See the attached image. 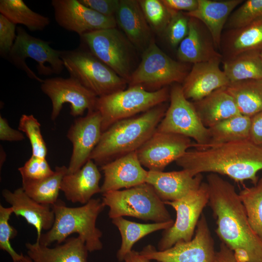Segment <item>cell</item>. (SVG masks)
Wrapping results in <instances>:
<instances>
[{"mask_svg":"<svg viewBox=\"0 0 262 262\" xmlns=\"http://www.w3.org/2000/svg\"><path fill=\"white\" fill-rule=\"evenodd\" d=\"M208 205L215 219V233L241 262H262V240L253 231L234 186L219 175L207 176Z\"/></svg>","mask_w":262,"mask_h":262,"instance_id":"1","label":"cell"},{"mask_svg":"<svg viewBox=\"0 0 262 262\" xmlns=\"http://www.w3.org/2000/svg\"><path fill=\"white\" fill-rule=\"evenodd\" d=\"M176 163L193 176L208 172L255 185L262 170V147L247 139L188 150Z\"/></svg>","mask_w":262,"mask_h":262,"instance_id":"2","label":"cell"},{"mask_svg":"<svg viewBox=\"0 0 262 262\" xmlns=\"http://www.w3.org/2000/svg\"><path fill=\"white\" fill-rule=\"evenodd\" d=\"M167 109L163 103L139 115L115 123L102 133L89 159L101 167L137 151L155 132Z\"/></svg>","mask_w":262,"mask_h":262,"instance_id":"3","label":"cell"},{"mask_svg":"<svg viewBox=\"0 0 262 262\" xmlns=\"http://www.w3.org/2000/svg\"><path fill=\"white\" fill-rule=\"evenodd\" d=\"M51 206L55 214L53 226L36 241L49 246L55 242L61 244L71 234L77 233L84 241L89 252L102 248V233L96 227L97 218L105 207L102 200L92 198L80 207H69L58 199Z\"/></svg>","mask_w":262,"mask_h":262,"instance_id":"4","label":"cell"},{"mask_svg":"<svg viewBox=\"0 0 262 262\" xmlns=\"http://www.w3.org/2000/svg\"><path fill=\"white\" fill-rule=\"evenodd\" d=\"M102 201L109 208V217L131 216L155 222L173 220L165 204L153 187L145 182L123 190L102 194Z\"/></svg>","mask_w":262,"mask_h":262,"instance_id":"5","label":"cell"},{"mask_svg":"<svg viewBox=\"0 0 262 262\" xmlns=\"http://www.w3.org/2000/svg\"><path fill=\"white\" fill-rule=\"evenodd\" d=\"M60 57L69 77L98 97L124 90L128 83L87 49L80 48L61 50Z\"/></svg>","mask_w":262,"mask_h":262,"instance_id":"6","label":"cell"},{"mask_svg":"<svg viewBox=\"0 0 262 262\" xmlns=\"http://www.w3.org/2000/svg\"><path fill=\"white\" fill-rule=\"evenodd\" d=\"M167 87L148 91L139 85L98 97L95 110L101 116L102 132L115 123L144 113L169 98Z\"/></svg>","mask_w":262,"mask_h":262,"instance_id":"7","label":"cell"},{"mask_svg":"<svg viewBox=\"0 0 262 262\" xmlns=\"http://www.w3.org/2000/svg\"><path fill=\"white\" fill-rule=\"evenodd\" d=\"M188 73L183 63L172 59L152 40L143 51L141 62L128 82L129 86L139 85L155 91L172 83H182Z\"/></svg>","mask_w":262,"mask_h":262,"instance_id":"8","label":"cell"},{"mask_svg":"<svg viewBox=\"0 0 262 262\" xmlns=\"http://www.w3.org/2000/svg\"><path fill=\"white\" fill-rule=\"evenodd\" d=\"M87 50L127 81L132 71L134 46L116 27L85 33L80 36Z\"/></svg>","mask_w":262,"mask_h":262,"instance_id":"9","label":"cell"},{"mask_svg":"<svg viewBox=\"0 0 262 262\" xmlns=\"http://www.w3.org/2000/svg\"><path fill=\"white\" fill-rule=\"evenodd\" d=\"M50 43L31 35L22 27H18L16 40L7 58L29 78L42 83L44 80L30 68L26 59L29 58L37 63L36 69L39 75L60 74L65 68L60 57L61 50L51 48Z\"/></svg>","mask_w":262,"mask_h":262,"instance_id":"10","label":"cell"},{"mask_svg":"<svg viewBox=\"0 0 262 262\" xmlns=\"http://www.w3.org/2000/svg\"><path fill=\"white\" fill-rule=\"evenodd\" d=\"M170 103L156 131L179 134L193 139L192 147L207 145L209 129L202 123L193 102L185 98L182 86L174 85L170 91Z\"/></svg>","mask_w":262,"mask_h":262,"instance_id":"11","label":"cell"},{"mask_svg":"<svg viewBox=\"0 0 262 262\" xmlns=\"http://www.w3.org/2000/svg\"><path fill=\"white\" fill-rule=\"evenodd\" d=\"M209 188L206 182L182 198L172 201H164L176 212L173 225L164 230L158 244V250H164L181 241L191 240L204 208L208 205Z\"/></svg>","mask_w":262,"mask_h":262,"instance_id":"12","label":"cell"},{"mask_svg":"<svg viewBox=\"0 0 262 262\" xmlns=\"http://www.w3.org/2000/svg\"><path fill=\"white\" fill-rule=\"evenodd\" d=\"M139 252L149 260L158 262H214L216 253L214 240L203 213L191 240L178 242L162 251L148 245Z\"/></svg>","mask_w":262,"mask_h":262,"instance_id":"13","label":"cell"},{"mask_svg":"<svg viewBox=\"0 0 262 262\" xmlns=\"http://www.w3.org/2000/svg\"><path fill=\"white\" fill-rule=\"evenodd\" d=\"M41 89L50 99L52 110L50 118L55 120L64 104H70V114L74 116H82L85 111L95 110L98 97L77 80L53 77L44 80Z\"/></svg>","mask_w":262,"mask_h":262,"instance_id":"14","label":"cell"},{"mask_svg":"<svg viewBox=\"0 0 262 262\" xmlns=\"http://www.w3.org/2000/svg\"><path fill=\"white\" fill-rule=\"evenodd\" d=\"M193 143L186 136L156 131L136 151L137 155L142 166L149 171H163L192 147Z\"/></svg>","mask_w":262,"mask_h":262,"instance_id":"15","label":"cell"},{"mask_svg":"<svg viewBox=\"0 0 262 262\" xmlns=\"http://www.w3.org/2000/svg\"><path fill=\"white\" fill-rule=\"evenodd\" d=\"M51 3L57 23L80 36L88 32L116 27L115 16H103L79 0H52Z\"/></svg>","mask_w":262,"mask_h":262,"instance_id":"16","label":"cell"},{"mask_svg":"<svg viewBox=\"0 0 262 262\" xmlns=\"http://www.w3.org/2000/svg\"><path fill=\"white\" fill-rule=\"evenodd\" d=\"M102 133L101 116L97 110L88 111L74 121L66 134L73 147L68 174L78 171L88 161Z\"/></svg>","mask_w":262,"mask_h":262,"instance_id":"17","label":"cell"},{"mask_svg":"<svg viewBox=\"0 0 262 262\" xmlns=\"http://www.w3.org/2000/svg\"><path fill=\"white\" fill-rule=\"evenodd\" d=\"M104 181L101 193L130 188L145 183L148 171L140 163L137 152L133 151L101 166Z\"/></svg>","mask_w":262,"mask_h":262,"instance_id":"18","label":"cell"},{"mask_svg":"<svg viewBox=\"0 0 262 262\" xmlns=\"http://www.w3.org/2000/svg\"><path fill=\"white\" fill-rule=\"evenodd\" d=\"M222 61L215 59L193 65L181 85L186 99L198 101L229 84L225 73L219 67Z\"/></svg>","mask_w":262,"mask_h":262,"instance_id":"19","label":"cell"},{"mask_svg":"<svg viewBox=\"0 0 262 262\" xmlns=\"http://www.w3.org/2000/svg\"><path fill=\"white\" fill-rule=\"evenodd\" d=\"M180 62L193 64L215 59L222 60L217 51L212 35L206 26L199 20L190 17L187 35L178 46Z\"/></svg>","mask_w":262,"mask_h":262,"instance_id":"20","label":"cell"},{"mask_svg":"<svg viewBox=\"0 0 262 262\" xmlns=\"http://www.w3.org/2000/svg\"><path fill=\"white\" fill-rule=\"evenodd\" d=\"M1 195L9 203L16 216H21L27 222L33 226L37 232L38 241L42 230L48 231L53 226L55 214L52 206L39 203L30 197L21 187L12 192L2 190Z\"/></svg>","mask_w":262,"mask_h":262,"instance_id":"21","label":"cell"},{"mask_svg":"<svg viewBox=\"0 0 262 262\" xmlns=\"http://www.w3.org/2000/svg\"><path fill=\"white\" fill-rule=\"evenodd\" d=\"M202 174L192 176L182 169L171 172L148 170L146 182L151 185L164 201H175L197 190L202 183Z\"/></svg>","mask_w":262,"mask_h":262,"instance_id":"22","label":"cell"},{"mask_svg":"<svg viewBox=\"0 0 262 262\" xmlns=\"http://www.w3.org/2000/svg\"><path fill=\"white\" fill-rule=\"evenodd\" d=\"M115 17L116 25L135 47L144 51L152 41V30L139 0H120Z\"/></svg>","mask_w":262,"mask_h":262,"instance_id":"23","label":"cell"},{"mask_svg":"<svg viewBox=\"0 0 262 262\" xmlns=\"http://www.w3.org/2000/svg\"><path fill=\"white\" fill-rule=\"evenodd\" d=\"M101 178L98 165L89 159L80 170L64 176L60 191L64 193L67 200L84 205L94 195L101 193L99 184Z\"/></svg>","mask_w":262,"mask_h":262,"instance_id":"24","label":"cell"},{"mask_svg":"<svg viewBox=\"0 0 262 262\" xmlns=\"http://www.w3.org/2000/svg\"><path fill=\"white\" fill-rule=\"evenodd\" d=\"M222 61L249 51L262 52V18L222 34L219 49Z\"/></svg>","mask_w":262,"mask_h":262,"instance_id":"25","label":"cell"},{"mask_svg":"<svg viewBox=\"0 0 262 262\" xmlns=\"http://www.w3.org/2000/svg\"><path fill=\"white\" fill-rule=\"evenodd\" d=\"M27 255L34 262H88V250L80 236L68 238L53 248L38 242L25 244Z\"/></svg>","mask_w":262,"mask_h":262,"instance_id":"26","label":"cell"},{"mask_svg":"<svg viewBox=\"0 0 262 262\" xmlns=\"http://www.w3.org/2000/svg\"><path fill=\"white\" fill-rule=\"evenodd\" d=\"M242 0H198L196 9L184 13L201 21L210 33L216 49H219L222 31L232 11Z\"/></svg>","mask_w":262,"mask_h":262,"instance_id":"27","label":"cell"},{"mask_svg":"<svg viewBox=\"0 0 262 262\" xmlns=\"http://www.w3.org/2000/svg\"><path fill=\"white\" fill-rule=\"evenodd\" d=\"M193 103L202 123L208 128L240 114L226 87L218 89Z\"/></svg>","mask_w":262,"mask_h":262,"instance_id":"28","label":"cell"},{"mask_svg":"<svg viewBox=\"0 0 262 262\" xmlns=\"http://www.w3.org/2000/svg\"><path fill=\"white\" fill-rule=\"evenodd\" d=\"M112 222L117 228L121 234V244L117 252L116 257L119 262H122L125 256L132 250V247L136 242L154 231L169 229L174 221L172 220L164 222L143 224L129 221L123 217H118L112 219Z\"/></svg>","mask_w":262,"mask_h":262,"instance_id":"29","label":"cell"},{"mask_svg":"<svg viewBox=\"0 0 262 262\" xmlns=\"http://www.w3.org/2000/svg\"><path fill=\"white\" fill-rule=\"evenodd\" d=\"M226 89L234 99L240 114L251 117L262 111V80L229 83Z\"/></svg>","mask_w":262,"mask_h":262,"instance_id":"30","label":"cell"},{"mask_svg":"<svg viewBox=\"0 0 262 262\" xmlns=\"http://www.w3.org/2000/svg\"><path fill=\"white\" fill-rule=\"evenodd\" d=\"M251 117L241 114L223 120L208 128L209 141L203 149L222 144L249 139Z\"/></svg>","mask_w":262,"mask_h":262,"instance_id":"31","label":"cell"},{"mask_svg":"<svg viewBox=\"0 0 262 262\" xmlns=\"http://www.w3.org/2000/svg\"><path fill=\"white\" fill-rule=\"evenodd\" d=\"M222 62L223 70L229 83L249 79L262 80V61L259 52H244Z\"/></svg>","mask_w":262,"mask_h":262,"instance_id":"32","label":"cell"},{"mask_svg":"<svg viewBox=\"0 0 262 262\" xmlns=\"http://www.w3.org/2000/svg\"><path fill=\"white\" fill-rule=\"evenodd\" d=\"M0 13L14 24L23 25L31 31H42L50 22L49 17L33 11L22 0H0Z\"/></svg>","mask_w":262,"mask_h":262,"instance_id":"33","label":"cell"},{"mask_svg":"<svg viewBox=\"0 0 262 262\" xmlns=\"http://www.w3.org/2000/svg\"><path fill=\"white\" fill-rule=\"evenodd\" d=\"M67 173V167L56 166L50 176L39 180L22 182V187L36 202L52 206L58 200L61 182Z\"/></svg>","mask_w":262,"mask_h":262,"instance_id":"34","label":"cell"},{"mask_svg":"<svg viewBox=\"0 0 262 262\" xmlns=\"http://www.w3.org/2000/svg\"><path fill=\"white\" fill-rule=\"evenodd\" d=\"M248 222L262 240V178L251 187H245L239 193Z\"/></svg>","mask_w":262,"mask_h":262,"instance_id":"35","label":"cell"},{"mask_svg":"<svg viewBox=\"0 0 262 262\" xmlns=\"http://www.w3.org/2000/svg\"><path fill=\"white\" fill-rule=\"evenodd\" d=\"M139 2L152 31L158 34L164 33L170 20L171 11L162 0H140Z\"/></svg>","mask_w":262,"mask_h":262,"instance_id":"36","label":"cell"},{"mask_svg":"<svg viewBox=\"0 0 262 262\" xmlns=\"http://www.w3.org/2000/svg\"><path fill=\"white\" fill-rule=\"evenodd\" d=\"M262 18V0H247L229 16L224 28L226 30L246 26Z\"/></svg>","mask_w":262,"mask_h":262,"instance_id":"37","label":"cell"},{"mask_svg":"<svg viewBox=\"0 0 262 262\" xmlns=\"http://www.w3.org/2000/svg\"><path fill=\"white\" fill-rule=\"evenodd\" d=\"M41 125L33 115H22L18 129L25 133L31 143L32 155L46 158L47 148L41 131Z\"/></svg>","mask_w":262,"mask_h":262,"instance_id":"38","label":"cell"},{"mask_svg":"<svg viewBox=\"0 0 262 262\" xmlns=\"http://www.w3.org/2000/svg\"><path fill=\"white\" fill-rule=\"evenodd\" d=\"M13 210L11 207H4L0 205V249L6 252L13 261L19 260L22 253H17L11 245L10 240L16 236L17 231L9 223Z\"/></svg>","mask_w":262,"mask_h":262,"instance_id":"39","label":"cell"},{"mask_svg":"<svg viewBox=\"0 0 262 262\" xmlns=\"http://www.w3.org/2000/svg\"><path fill=\"white\" fill-rule=\"evenodd\" d=\"M171 11V17L164 33L170 45L175 48L188 33L190 17L184 12Z\"/></svg>","mask_w":262,"mask_h":262,"instance_id":"40","label":"cell"},{"mask_svg":"<svg viewBox=\"0 0 262 262\" xmlns=\"http://www.w3.org/2000/svg\"><path fill=\"white\" fill-rule=\"evenodd\" d=\"M22 178V182L44 179L54 173L46 158L32 155L30 158L21 167L18 168Z\"/></svg>","mask_w":262,"mask_h":262,"instance_id":"41","label":"cell"},{"mask_svg":"<svg viewBox=\"0 0 262 262\" xmlns=\"http://www.w3.org/2000/svg\"><path fill=\"white\" fill-rule=\"evenodd\" d=\"M16 25L0 14V54L7 57L16 39Z\"/></svg>","mask_w":262,"mask_h":262,"instance_id":"42","label":"cell"},{"mask_svg":"<svg viewBox=\"0 0 262 262\" xmlns=\"http://www.w3.org/2000/svg\"><path fill=\"white\" fill-rule=\"evenodd\" d=\"M85 6L106 16H115L120 0H79Z\"/></svg>","mask_w":262,"mask_h":262,"instance_id":"43","label":"cell"},{"mask_svg":"<svg viewBox=\"0 0 262 262\" xmlns=\"http://www.w3.org/2000/svg\"><path fill=\"white\" fill-rule=\"evenodd\" d=\"M25 137L19 130L12 128L7 119L0 115V140L7 141H20Z\"/></svg>","mask_w":262,"mask_h":262,"instance_id":"44","label":"cell"},{"mask_svg":"<svg viewBox=\"0 0 262 262\" xmlns=\"http://www.w3.org/2000/svg\"><path fill=\"white\" fill-rule=\"evenodd\" d=\"M170 10L188 13L195 10L198 6V0H162Z\"/></svg>","mask_w":262,"mask_h":262,"instance_id":"45","label":"cell"},{"mask_svg":"<svg viewBox=\"0 0 262 262\" xmlns=\"http://www.w3.org/2000/svg\"><path fill=\"white\" fill-rule=\"evenodd\" d=\"M249 139L255 144L262 147V111L251 117Z\"/></svg>","mask_w":262,"mask_h":262,"instance_id":"46","label":"cell"},{"mask_svg":"<svg viewBox=\"0 0 262 262\" xmlns=\"http://www.w3.org/2000/svg\"><path fill=\"white\" fill-rule=\"evenodd\" d=\"M236 260L234 252L221 243L219 249L216 251L214 262H236Z\"/></svg>","mask_w":262,"mask_h":262,"instance_id":"47","label":"cell"},{"mask_svg":"<svg viewBox=\"0 0 262 262\" xmlns=\"http://www.w3.org/2000/svg\"><path fill=\"white\" fill-rule=\"evenodd\" d=\"M148 259L141 255L139 252L132 250L125 257L123 262H150Z\"/></svg>","mask_w":262,"mask_h":262,"instance_id":"48","label":"cell"},{"mask_svg":"<svg viewBox=\"0 0 262 262\" xmlns=\"http://www.w3.org/2000/svg\"><path fill=\"white\" fill-rule=\"evenodd\" d=\"M13 262H34L27 255H24L22 254L21 257L18 260Z\"/></svg>","mask_w":262,"mask_h":262,"instance_id":"49","label":"cell"},{"mask_svg":"<svg viewBox=\"0 0 262 262\" xmlns=\"http://www.w3.org/2000/svg\"><path fill=\"white\" fill-rule=\"evenodd\" d=\"M6 160V153L4 151L2 147H0V169L2 166L3 163H4Z\"/></svg>","mask_w":262,"mask_h":262,"instance_id":"50","label":"cell"},{"mask_svg":"<svg viewBox=\"0 0 262 262\" xmlns=\"http://www.w3.org/2000/svg\"><path fill=\"white\" fill-rule=\"evenodd\" d=\"M261 57L262 61V52L261 53Z\"/></svg>","mask_w":262,"mask_h":262,"instance_id":"51","label":"cell"},{"mask_svg":"<svg viewBox=\"0 0 262 262\" xmlns=\"http://www.w3.org/2000/svg\"><path fill=\"white\" fill-rule=\"evenodd\" d=\"M236 262H241V261H239L237 258V260H236Z\"/></svg>","mask_w":262,"mask_h":262,"instance_id":"52","label":"cell"}]
</instances>
